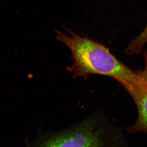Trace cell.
I'll list each match as a JSON object with an SVG mask.
<instances>
[{
	"mask_svg": "<svg viewBox=\"0 0 147 147\" xmlns=\"http://www.w3.org/2000/svg\"><path fill=\"white\" fill-rule=\"evenodd\" d=\"M65 29L70 36L56 31L55 37L71 51L73 64L67 70L73 74L74 78L86 79L90 75L109 76L118 81L130 96L140 89L142 81L139 71L125 65L102 44Z\"/></svg>",
	"mask_w": 147,
	"mask_h": 147,
	"instance_id": "cell-1",
	"label": "cell"
},
{
	"mask_svg": "<svg viewBox=\"0 0 147 147\" xmlns=\"http://www.w3.org/2000/svg\"><path fill=\"white\" fill-rule=\"evenodd\" d=\"M104 115L94 114L69 127L40 134L27 147H126Z\"/></svg>",
	"mask_w": 147,
	"mask_h": 147,
	"instance_id": "cell-2",
	"label": "cell"
},
{
	"mask_svg": "<svg viewBox=\"0 0 147 147\" xmlns=\"http://www.w3.org/2000/svg\"><path fill=\"white\" fill-rule=\"evenodd\" d=\"M145 66L139 70L142 86L136 93L131 96L137 109V118L134 123L127 127L130 133H144L147 135V51L144 52Z\"/></svg>",
	"mask_w": 147,
	"mask_h": 147,
	"instance_id": "cell-3",
	"label": "cell"
},
{
	"mask_svg": "<svg viewBox=\"0 0 147 147\" xmlns=\"http://www.w3.org/2000/svg\"><path fill=\"white\" fill-rule=\"evenodd\" d=\"M147 42V24L143 31L129 43L125 52L127 55L139 54Z\"/></svg>",
	"mask_w": 147,
	"mask_h": 147,
	"instance_id": "cell-4",
	"label": "cell"
}]
</instances>
